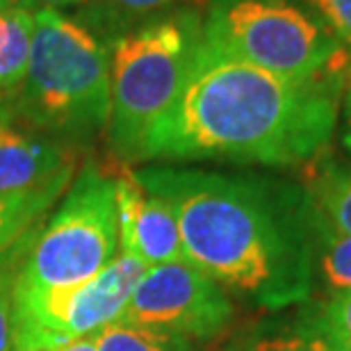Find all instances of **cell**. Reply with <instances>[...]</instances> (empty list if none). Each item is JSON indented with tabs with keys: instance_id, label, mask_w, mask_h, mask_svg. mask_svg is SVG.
I'll return each mask as SVG.
<instances>
[{
	"instance_id": "obj_1",
	"label": "cell",
	"mask_w": 351,
	"mask_h": 351,
	"mask_svg": "<svg viewBox=\"0 0 351 351\" xmlns=\"http://www.w3.org/2000/svg\"><path fill=\"white\" fill-rule=\"evenodd\" d=\"M135 173L169 203L185 261L230 297L265 311L311 299L317 267L313 203L304 187L178 167Z\"/></svg>"
},
{
	"instance_id": "obj_2",
	"label": "cell",
	"mask_w": 351,
	"mask_h": 351,
	"mask_svg": "<svg viewBox=\"0 0 351 351\" xmlns=\"http://www.w3.org/2000/svg\"><path fill=\"white\" fill-rule=\"evenodd\" d=\"M347 73L285 78L201 39L173 105L146 137L142 160L306 167L328 151Z\"/></svg>"
},
{
	"instance_id": "obj_3",
	"label": "cell",
	"mask_w": 351,
	"mask_h": 351,
	"mask_svg": "<svg viewBox=\"0 0 351 351\" xmlns=\"http://www.w3.org/2000/svg\"><path fill=\"white\" fill-rule=\"evenodd\" d=\"M16 114L69 146L87 144L110 121V41L85 19L34 12L32 51Z\"/></svg>"
},
{
	"instance_id": "obj_4",
	"label": "cell",
	"mask_w": 351,
	"mask_h": 351,
	"mask_svg": "<svg viewBox=\"0 0 351 351\" xmlns=\"http://www.w3.org/2000/svg\"><path fill=\"white\" fill-rule=\"evenodd\" d=\"M201 39L196 7H176L110 39L108 142L119 165L142 162L146 137L173 105Z\"/></svg>"
},
{
	"instance_id": "obj_5",
	"label": "cell",
	"mask_w": 351,
	"mask_h": 351,
	"mask_svg": "<svg viewBox=\"0 0 351 351\" xmlns=\"http://www.w3.org/2000/svg\"><path fill=\"white\" fill-rule=\"evenodd\" d=\"M203 44L294 80L351 69V53L308 0H206Z\"/></svg>"
},
{
	"instance_id": "obj_6",
	"label": "cell",
	"mask_w": 351,
	"mask_h": 351,
	"mask_svg": "<svg viewBox=\"0 0 351 351\" xmlns=\"http://www.w3.org/2000/svg\"><path fill=\"white\" fill-rule=\"evenodd\" d=\"M119 254L114 176L94 162L71 182L51 221L37 228L16 285L66 287L101 274Z\"/></svg>"
},
{
	"instance_id": "obj_7",
	"label": "cell",
	"mask_w": 351,
	"mask_h": 351,
	"mask_svg": "<svg viewBox=\"0 0 351 351\" xmlns=\"http://www.w3.org/2000/svg\"><path fill=\"white\" fill-rule=\"evenodd\" d=\"M146 271L137 258L119 251L101 274L66 287L14 290V349L48 351L96 335L121 317L137 280Z\"/></svg>"
},
{
	"instance_id": "obj_8",
	"label": "cell",
	"mask_w": 351,
	"mask_h": 351,
	"mask_svg": "<svg viewBox=\"0 0 351 351\" xmlns=\"http://www.w3.org/2000/svg\"><path fill=\"white\" fill-rule=\"evenodd\" d=\"M235 319L233 297L187 261L146 267L119 322L185 338L217 340Z\"/></svg>"
},
{
	"instance_id": "obj_9",
	"label": "cell",
	"mask_w": 351,
	"mask_h": 351,
	"mask_svg": "<svg viewBox=\"0 0 351 351\" xmlns=\"http://www.w3.org/2000/svg\"><path fill=\"white\" fill-rule=\"evenodd\" d=\"M114 196L119 251L137 258L146 267L185 261L169 203L149 192L128 165H119L114 173Z\"/></svg>"
},
{
	"instance_id": "obj_10",
	"label": "cell",
	"mask_w": 351,
	"mask_h": 351,
	"mask_svg": "<svg viewBox=\"0 0 351 351\" xmlns=\"http://www.w3.org/2000/svg\"><path fill=\"white\" fill-rule=\"evenodd\" d=\"M75 146L44 132L0 123V196L30 194L71 185L75 173Z\"/></svg>"
},
{
	"instance_id": "obj_11",
	"label": "cell",
	"mask_w": 351,
	"mask_h": 351,
	"mask_svg": "<svg viewBox=\"0 0 351 351\" xmlns=\"http://www.w3.org/2000/svg\"><path fill=\"white\" fill-rule=\"evenodd\" d=\"M304 189L315 210L338 233L351 237V165L324 153L306 165Z\"/></svg>"
},
{
	"instance_id": "obj_12",
	"label": "cell",
	"mask_w": 351,
	"mask_h": 351,
	"mask_svg": "<svg viewBox=\"0 0 351 351\" xmlns=\"http://www.w3.org/2000/svg\"><path fill=\"white\" fill-rule=\"evenodd\" d=\"M34 12L16 5H0V98L23 85L32 51Z\"/></svg>"
},
{
	"instance_id": "obj_13",
	"label": "cell",
	"mask_w": 351,
	"mask_h": 351,
	"mask_svg": "<svg viewBox=\"0 0 351 351\" xmlns=\"http://www.w3.org/2000/svg\"><path fill=\"white\" fill-rule=\"evenodd\" d=\"M240 351H349L333 338L322 319L319 306L304 308L297 319L265 328Z\"/></svg>"
},
{
	"instance_id": "obj_14",
	"label": "cell",
	"mask_w": 351,
	"mask_h": 351,
	"mask_svg": "<svg viewBox=\"0 0 351 351\" xmlns=\"http://www.w3.org/2000/svg\"><path fill=\"white\" fill-rule=\"evenodd\" d=\"M315 267L331 294L351 290V237L338 233L313 206Z\"/></svg>"
},
{
	"instance_id": "obj_15",
	"label": "cell",
	"mask_w": 351,
	"mask_h": 351,
	"mask_svg": "<svg viewBox=\"0 0 351 351\" xmlns=\"http://www.w3.org/2000/svg\"><path fill=\"white\" fill-rule=\"evenodd\" d=\"M66 189L55 187L44 192L0 196V258L32 230H37V221Z\"/></svg>"
},
{
	"instance_id": "obj_16",
	"label": "cell",
	"mask_w": 351,
	"mask_h": 351,
	"mask_svg": "<svg viewBox=\"0 0 351 351\" xmlns=\"http://www.w3.org/2000/svg\"><path fill=\"white\" fill-rule=\"evenodd\" d=\"M178 3L206 5V0H94L89 5V19L85 21H89L103 37L108 34L110 41L119 32H123L125 27L169 12ZM89 7H85V10H89Z\"/></svg>"
},
{
	"instance_id": "obj_17",
	"label": "cell",
	"mask_w": 351,
	"mask_h": 351,
	"mask_svg": "<svg viewBox=\"0 0 351 351\" xmlns=\"http://www.w3.org/2000/svg\"><path fill=\"white\" fill-rule=\"evenodd\" d=\"M96 351H201L194 342L176 335H165L123 324V322H112L103 326L94 335Z\"/></svg>"
},
{
	"instance_id": "obj_18",
	"label": "cell",
	"mask_w": 351,
	"mask_h": 351,
	"mask_svg": "<svg viewBox=\"0 0 351 351\" xmlns=\"http://www.w3.org/2000/svg\"><path fill=\"white\" fill-rule=\"evenodd\" d=\"M34 233L37 230H32L0 258V351H16L14 349V290H16L21 267Z\"/></svg>"
},
{
	"instance_id": "obj_19",
	"label": "cell",
	"mask_w": 351,
	"mask_h": 351,
	"mask_svg": "<svg viewBox=\"0 0 351 351\" xmlns=\"http://www.w3.org/2000/svg\"><path fill=\"white\" fill-rule=\"evenodd\" d=\"M319 311L333 338L351 351V290L331 294L324 304H319Z\"/></svg>"
},
{
	"instance_id": "obj_20",
	"label": "cell",
	"mask_w": 351,
	"mask_h": 351,
	"mask_svg": "<svg viewBox=\"0 0 351 351\" xmlns=\"http://www.w3.org/2000/svg\"><path fill=\"white\" fill-rule=\"evenodd\" d=\"M335 39L351 53V0H308Z\"/></svg>"
},
{
	"instance_id": "obj_21",
	"label": "cell",
	"mask_w": 351,
	"mask_h": 351,
	"mask_svg": "<svg viewBox=\"0 0 351 351\" xmlns=\"http://www.w3.org/2000/svg\"><path fill=\"white\" fill-rule=\"evenodd\" d=\"M5 5H16L25 7V10H73V7H89L94 0H3Z\"/></svg>"
},
{
	"instance_id": "obj_22",
	"label": "cell",
	"mask_w": 351,
	"mask_h": 351,
	"mask_svg": "<svg viewBox=\"0 0 351 351\" xmlns=\"http://www.w3.org/2000/svg\"><path fill=\"white\" fill-rule=\"evenodd\" d=\"M342 144L351 153V69L342 87Z\"/></svg>"
},
{
	"instance_id": "obj_23",
	"label": "cell",
	"mask_w": 351,
	"mask_h": 351,
	"mask_svg": "<svg viewBox=\"0 0 351 351\" xmlns=\"http://www.w3.org/2000/svg\"><path fill=\"white\" fill-rule=\"evenodd\" d=\"M48 351H96V342H94V335H89V338L73 340V342H69V345H62L58 349H48Z\"/></svg>"
},
{
	"instance_id": "obj_24",
	"label": "cell",
	"mask_w": 351,
	"mask_h": 351,
	"mask_svg": "<svg viewBox=\"0 0 351 351\" xmlns=\"http://www.w3.org/2000/svg\"><path fill=\"white\" fill-rule=\"evenodd\" d=\"M10 117H12V108L7 105L5 98H0V123H7L10 121Z\"/></svg>"
},
{
	"instance_id": "obj_25",
	"label": "cell",
	"mask_w": 351,
	"mask_h": 351,
	"mask_svg": "<svg viewBox=\"0 0 351 351\" xmlns=\"http://www.w3.org/2000/svg\"><path fill=\"white\" fill-rule=\"evenodd\" d=\"M0 5H5V3H3V0H0Z\"/></svg>"
}]
</instances>
